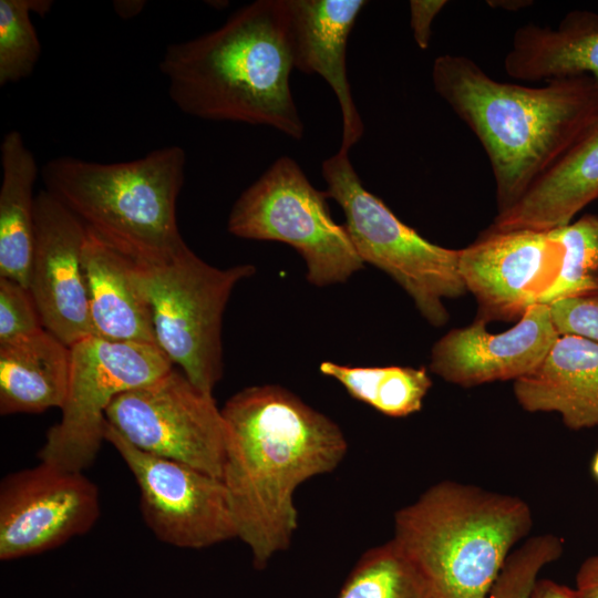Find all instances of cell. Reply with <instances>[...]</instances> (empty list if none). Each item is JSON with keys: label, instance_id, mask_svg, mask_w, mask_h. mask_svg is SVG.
<instances>
[{"label": "cell", "instance_id": "d6a6232c", "mask_svg": "<svg viewBox=\"0 0 598 598\" xmlns=\"http://www.w3.org/2000/svg\"><path fill=\"white\" fill-rule=\"evenodd\" d=\"M115 10L117 14L122 18H132L136 16L141 9L144 7V1H117L114 2Z\"/></svg>", "mask_w": 598, "mask_h": 598}, {"label": "cell", "instance_id": "7c38bea8", "mask_svg": "<svg viewBox=\"0 0 598 598\" xmlns=\"http://www.w3.org/2000/svg\"><path fill=\"white\" fill-rule=\"evenodd\" d=\"M101 514L96 485L84 472L40 461L0 484V559L55 549L93 528Z\"/></svg>", "mask_w": 598, "mask_h": 598}, {"label": "cell", "instance_id": "1f68e13d", "mask_svg": "<svg viewBox=\"0 0 598 598\" xmlns=\"http://www.w3.org/2000/svg\"><path fill=\"white\" fill-rule=\"evenodd\" d=\"M527 598H581L576 589L551 579H537Z\"/></svg>", "mask_w": 598, "mask_h": 598}, {"label": "cell", "instance_id": "83f0119b", "mask_svg": "<svg viewBox=\"0 0 598 598\" xmlns=\"http://www.w3.org/2000/svg\"><path fill=\"white\" fill-rule=\"evenodd\" d=\"M44 329L30 290L21 283L0 278V344Z\"/></svg>", "mask_w": 598, "mask_h": 598}, {"label": "cell", "instance_id": "52a82bcc", "mask_svg": "<svg viewBox=\"0 0 598 598\" xmlns=\"http://www.w3.org/2000/svg\"><path fill=\"white\" fill-rule=\"evenodd\" d=\"M321 172L326 193L343 210L344 226L363 262L400 285L431 326H444L450 315L443 300L466 292L458 268L460 250L431 243L401 221L363 186L348 152L338 150L323 161Z\"/></svg>", "mask_w": 598, "mask_h": 598}, {"label": "cell", "instance_id": "8992f818", "mask_svg": "<svg viewBox=\"0 0 598 598\" xmlns=\"http://www.w3.org/2000/svg\"><path fill=\"white\" fill-rule=\"evenodd\" d=\"M255 266L214 267L188 246L158 261L133 259L135 281L147 300L156 344L200 390L213 394L223 377L221 323L229 297Z\"/></svg>", "mask_w": 598, "mask_h": 598}, {"label": "cell", "instance_id": "603a6c76", "mask_svg": "<svg viewBox=\"0 0 598 598\" xmlns=\"http://www.w3.org/2000/svg\"><path fill=\"white\" fill-rule=\"evenodd\" d=\"M319 370L338 381L351 398L391 417L419 412L432 386L425 368L352 367L324 361Z\"/></svg>", "mask_w": 598, "mask_h": 598}, {"label": "cell", "instance_id": "e0dca14e", "mask_svg": "<svg viewBox=\"0 0 598 598\" xmlns=\"http://www.w3.org/2000/svg\"><path fill=\"white\" fill-rule=\"evenodd\" d=\"M513 389L527 412H556L574 431L598 426V344L559 336L539 365L514 381Z\"/></svg>", "mask_w": 598, "mask_h": 598}, {"label": "cell", "instance_id": "30bf717a", "mask_svg": "<svg viewBox=\"0 0 598 598\" xmlns=\"http://www.w3.org/2000/svg\"><path fill=\"white\" fill-rule=\"evenodd\" d=\"M106 421L133 446L221 480L226 426L213 394L173 367L156 380L116 395Z\"/></svg>", "mask_w": 598, "mask_h": 598}, {"label": "cell", "instance_id": "277c9868", "mask_svg": "<svg viewBox=\"0 0 598 598\" xmlns=\"http://www.w3.org/2000/svg\"><path fill=\"white\" fill-rule=\"evenodd\" d=\"M533 525L520 497L445 480L395 512L391 539L439 598H486Z\"/></svg>", "mask_w": 598, "mask_h": 598}, {"label": "cell", "instance_id": "9c48e42d", "mask_svg": "<svg viewBox=\"0 0 598 598\" xmlns=\"http://www.w3.org/2000/svg\"><path fill=\"white\" fill-rule=\"evenodd\" d=\"M66 398L60 421L39 450L40 461L84 472L104 441L112 400L162 377L174 365L156 344L87 337L72 347Z\"/></svg>", "mask_w": 598, "mask_h": 598}, {"label": "cell", "instance_id": "d6986e66", "mask_svg": "<svg viewBox=\"0 0 598 598\" xmlns=\"http://www.w3.org/2000/svg\"><path fill=\"white\" fill-rule=\"evenodd\" d=\"M598 198V121L508 210L496 214V230H547L568 225Z\"/></svg>", "mask_w": 598, "mask_h": 598}, {"label": "cell", "instance_id": "cb8c5ba5", "mask_svg": "<svg viewBox=\"0 0 598 598\" xmlns=\"http://www.w3.org/2000/svg\"><path fill=\"white\" fill-rule=\"evenodd\" d=\"M338 598H439L392 539L365 550Z\"/></svg>", "mask_w": 598, "mask_h": 598}, {"label": "cell", "instance_id": "484cf974", "mask_svg": "<svg viewBox=\"0 0 598 598\" xmlns=\"http://www.w3.org/2000/svg\"><path fill=\"white\" fill-rule=\"evenodd\" d=\"M51 0H0V85L19 82L32 74L41 43L31 13L47 14Z\"/></svg>", "mask_w": 598, "mask_h": 598}, {"label": "cell", "instance_id": "ac0fdd59", "mask_svg": "<svg viewBox=\"0 0 598 598\" xmlns=\"http://www.w3.org/2000/svg\"><path fill=\"white\" fill-rule=\"evenodd\" d=\"M82 265L94 336L156 344L151 308L135 281L133 259L86 228Z\"/></svg>", "mask_w": 598, "mask_h": 598}, {"label": "cell", "instance_id": "5b68a950", "mask_svg": "<svg viewBox=\"0 0 598 598\" xmlns=\"http://www.w3.org/2000/svg\"><path fill=\"white\" fill-rule=\"evenodd\" d=\"M186 154L169 145L127 162L59 156L42 167L45 189L106 244L137 261L178 254L184 241L176 203Z\"/></svg>", "mask_w": 598, "mask_h": 598}, {"label": "cell", "instance_id": "9a60e30c", "mask_svg": "<svg viewBox=\"0 0 598 598\" xmlns=\"http://www.w3.org/2000/svg\"><path fill=\"white\" fill-rule=\"evenodd\" d=\"M485 326L474 320L437 340L431 351V372L463 388L516 381L539 365L559 337L544 303L528 307L506 331L493 333Z\"/></svg>", "mask_w": 598, "mask_h": 598}, {"label": "cell", "instance_id": "4fadbf2b", "mask_svg": "<svg viewBox=\"0 0 598 598\" xmlns=\"http://www.w3.org/2000/svg\"><path fill=\"white\" fill-rule=\"evenodd\" d=\"M563 247L553 229L495 230L489 227L460 249L458 268L477 303L475 320H519L555 279Z\"/></svg>", "mask_w": 598, "mask_h": 598}, {"label": "cell", "instance_id": "f1b7e54d", "mask_svg": "<svg viewBox=\"0 0 598 598\" xmlns=\"http://www.w3.org/2000/svg\"><path fill=\"white\" fill-rule=\"evenodd\" d=\"M549 309L559 336H578L598 344V293L559 299Z\"/></svg>", "mask_w": 598, "mask_h": 598}, {"label": "cell", "instance_id": "4dcf8cb0", "mask_svg": "<svg viewBox=\"0 0 598 598\" xmlns=\"http://www.w3.org/2000/svg\"><path fill=\"white\" fill-rule=\"evenodd\" d=\"M581 598H598V554L588 557L576 575V588Z\"/></svg>", "mask_w": 598, "mask_h": 598}, {"label": "cell", "instance_id": "4316f807", "mask_svg": "<svg viewBox=\"0 0 598 598\" xmlns=\"http://www.w3.org/2000/svg\"><path fill=\"white\" fill-rule=\"evenodd\" d=\"M564 542L553 534L526 538L508 556L486 598H527L539 573L563 554Z\"/></svg>", "mask_w": 598, "mask_h": 598}, {"label": "cell", "instance_id": "e575fe53", "mask_svg": "<svg viewBox=\"0 0 598 598\" xmlns=\"http://www.w3.org/2000/svg\"><path fill=\"white\" fill-rule=\"evenodd\" d=\"M590 472L592 477L598 482V450L594 454L591 463H590Z\"/></svg>", "mask_w": 598, "mask_h": 598}, {"label": "cell", "instance_id": "d4e9b609", "mask_svg": "<svg viewBox=\"0 0 598 598\" xmlns=\"http://www.w3.org/2000/svg\"><path fill=\"white\" fill-rule=\"evenodd\" d=\"M553 231L563 247V259L539 303L598 293V214H586Z\"/></svg>", "mask_w": 598, "mask_h": 598}, {"label": "cell", "instance_id": "f546056e", "mask_svg": "<svg viewBox=\"0 0 598 598\" xmlns=\"http://www.w3.org/2000/svg\"><path fill=\"white\" fill-rule=\"evenodd\" d=\"M445 0H412L410 1V24L414 41L422 50L429 48L432 34V23L439 12L445 7Z\"/></svg>", "mask_w": 598, "mask_h": 598}, {"label": "cell", "instance_id": "836d02e7", "mask_svg": "<svg viewBox=\"0 0 598 598\" xmlns=\"http://www.w3.org/2000/svg\"><path fill=\"white\" fill-rule=\"evenodd\" d=\"M489 6L492 7H496V8H503V9H506V10H518L525 6H530L532 1H488L487 2Z\"/></svg>", "mask_w": 598, "mask_h": 598}, {"label": "cell", "instance_id": "44dd1931", "mask_svg": "<svg viewBox=\"0 0 598 598\" xmlns=\"http://www.w3.org/2000/svg\"><path fill=\"white\" fill-rule=\"evenodd\" d=\"M70 369V347L45 329L0 344V414L61 409Z\"/></svg>", "mask_w": 598, "mask_h": 598}, {"label": "cell", "instance_id": "8fae6325", "mask_svg": "<svg viewBox=\"0 0 598 598\" xmlns=\"http://www.w3.org/2000/svg\"><path fill=\"white\" fill-rule=\"evenodd\" d=\"M103 434L132 473L140 491L143 520L159 542L183 549H204L237 539L223 480L138 450L107 421Z\"/></svg>", "mask_w": 598, "mask_h": 598}, {"label": "cell", "instance_id": "6da1fadb", "mask_svg": "<svg viewBox=\"0 0 598 598\" xmlns=\"http://www.w3.org/2000/svg\"><path fill=\"white\" fill-rule=\"evenodd\" d=\"M226 457L221 480L252 565L264 569L291 546L298 529L296 491L333 472L348 452L340 426L291 391L245 388L221 408Z\"/></svg>", "mask_w": 598, "mask_h": 598}, {"label": "cell", "instance_id": "ffe728a7", "mask_svg": "<svg viewBox=\"0 0 598 598\" xmlns=\"http://www.w3.org/2000/svg\"><path fill=\"white\" fill-rule=\"evenodd\" d=\"M504 68L520 81L588 75L598 83V14L571 11L556 29L535 23L518 28Z\"/></svg>", "mask_w": 598, "mask_h": 598}, {"label": "cell", "instance_id": "7402d4cb", "mask_svg": "<svg viewBox=\"0 0 598 598\" xmlns=\"http://www.w3.org/2000/svg\"><path fill=\"white\" fill-rule=\"evenodd\" d=\"M0 153V278L28 288L34 249L33 187L39 168L18 131L3 136Z\"/></svg>", "mask_w": 598, "mask_h": 598}, {"label": "cell", "instance_id": "ba28073f", "mask_svg": "<svg viewBox=\"0 0 598 598\" xmlns=\"http://www.w3.org/2000/svg\"><path fill=\"white\" fill-rule=\"evenodd\" d=\"M328 199L295 159L281 156L235 202L227 229L239 238L293 247L305 260L307 280L317 287L341 283L364 262L344 224L331 217Z\"/></svg>", "mask_w": 598, "mask_h": 598}, {"label": "cell", "instance_id": "5bb4252c", "mask_svg": "<svg viewBox=\"0 0 598 598\" xmlns=\"http://www.w3.org/2000/svg\"><path fill=\"white\" fill-rule=\"evenodd\" d=\"M86 227L47 189L35 195L28 289L45 330L68 347L94 336L82 265Z\"/></svg>", "mask_w": 598, "mask_h": 598}, {"label": "cell", "instance_id": "3957f363", "mask_svg": "<svg viewBox=\"0 0 598 598\" xmlns=\"http://www.w3.org/2000/svg\"><path fill=\"white\" fill-rule=\"evenodd\" d=\"M287 0H257L219 28L172 43L159 62L172 103L184 114L266 125L293 140L305 126L296 106Z\"/></svg>", "mask_w": 598, "mask_h": 598}, {"label": "cell", "instance_id": "2e32d148", "mask_svg": "<svg viewBox=\"0 0 598 598\" xmlns=\"http://www.w3.org/2000/svg\"><path fill=\"white\" fill-rule=\"evenodd\" d=\"M293 68L318 74L336 94L342 116L339 150L361 140L364 125L347 73V43L364 0H287Z\"/></svg>", "mask_w": 598, "mask_h": 598}, {"label": "cell", "instance_id": "7a4b0ae2", "mask_svg": "<svg viewBox=\"0 0 598 598\" xmlns=\"http://www.w3.org/2000/svg\"><path fill=\"white\" fill-rule=\"evenodd\" d=\"M432 82L489 159L497 214L512 208L598 121V83L588 75L527 86L494 80L467 56L443 54L433 62Z\"/></svg>", "mask_w": 598, "mask_h": 598}]
</instances>
